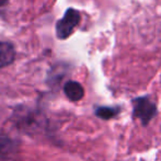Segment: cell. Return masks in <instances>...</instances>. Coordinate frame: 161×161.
I'll return each instance as SVG.
<instances>
[{
	"label": "cell",
	"mask_w": 161,
	"mask_h": 161,
	"mask_svg": "<svg viewBox=\"0 0 161 161\" xmlns=\"http://www.w3.org/2000/svg\"><path fill=\"white\" fill-rule=\"evenodd\" d=\"M119 112L121 108L119 106H100L96 110V115L102 119H114Z\"/></svg>",
	"instance_id": "5"
},
{
	"label": "cell",
	"mask_w": 161,
	"mask_h": 161,
	"mask_svg": "<svg viewBox=\"0 0 161 161\" xmlns=\"http://www.w3.org/2000/svg\"><path fill=\"white\" fill-rule=\"evenodd\" d=\"M64 92L70 101H80L85 96V89L77 81H68L64 86Z\"/></svg>",
	"instance_id": "3"
},
{
	"label": "cell",
	"mask_w": 161,
	"mask_h": 161,
	"mask_svg": "<svg viewBox=\"0 0 161 161\" xmlns=\"http://www.w3.org/2000/svg\"><path fill=\"white\" fill-rule=\"evenodd\" d=\"M15 57V51L12 44L0 42V68L12 64Z\"/></svg>",
	"instance_id": "4"
},
{
	"label": "cell",
	"mask_w": 161,
	"mask_h": 161,
	"mask_svg": "<svg viewBox=\"0 0 161 161\" xmlns=\"http://www.w3.org/2000/svg\"><path fill=\"white\" fill-rule=\"evenodd\" d=\"M156 114L157 105L149 97H139L133 100V116L142 125H148Z\"/></svg>",
	"instance_id": "1"
},
{
	"label": "cell",
	"mask_w": 161,
	"mask_h": 161,
	"mask_svg": "<svg viewBox=\"0 0 161 161\" xmlns=\"http://www.w3.org/2000/svg\"><path fill=\"white\" fill-rule=\"evenodd\" d=\"M8 1H9V0H0V7L4 6V4H6Z\"/></svg>",
	"instance_id": "7"
},
{
	"label": "cell",
	"mask_w": 161,
	"mask_h": 161,
	"mask_svg": "<svg viewBox=\"0 0 161 161\" xmlns=\"http://www.w3.org/2000/svg\"><path fill=\"white\" fill-rule=\"evenodd\" d=\"M81 20L80 12L75 9H68L65 15L56 24V34L60 40H66L71 35L76 26L79 24Z\"/></svg>",
	"instance_id": "2"
},
{
	"label": "cell",
	"mask_w": 161,
	"mask_h": 161,
	"mask_svg": "<svg viewBox=\"0 0 161 161\" xmlns=\"http://www.w3.org/2000/svg\"><path fill=\"white\" fill-rule=\"evenodd\" d=\"M11 150V144L8 140H4L3 138L0 137V157L4 155V153H9Z\"/></svg>",
	"instance_id": "6"
}]
</instances>
